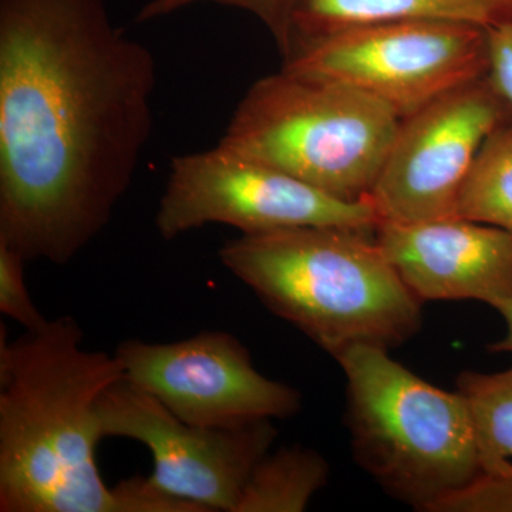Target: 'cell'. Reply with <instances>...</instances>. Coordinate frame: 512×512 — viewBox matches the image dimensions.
Returning <instances> with one entry per match:
<instances>
[{
	"mask_svg": "<svg viewBox=\"0 0 512 512\" xmlns=\"http://www.w3.org/2000/svg\"><path fill=\"white\" fill-rule=\"evenodd\" d=\"M157 62L104 0H0V242L66 265L133 184Z\"/></svg>",
	"mask_w": 512,
	"mask_h": 512,
	"instance_id": "1",
	"label": "cell"
},
{
	"mask_svg": "<svg viewBox=\"0 0 512 512\" xmlns=\"http://www.w3.org/2000/svg\"><path fill=\"white\" fill-rule=\"evenodd\" d=\"M116 355L83 348L72 316L18 342L0 336V512H127L97 466V403L123 379Z\"/></svg>",
	"mask_w": 512,
	"mask_h": 512,
	"instance_id": "2",
	"label": "cell"
},
{
	"mask_svg": "<svg viewBox=\"0 0 512 512\" xmlns=\"http://www.w3.org/2000/svg\"><path fill=\"white\" fill-rule=\"evenodd\" d=\"M375 231L305 227L241 234L218 256L269 311L330 356L355 346L390 350L417 335L423 302L397 274Z\"/></svg>",
	"mask_w": 512,
	"mask_h": 512,
	"instance_id": "3",
	"label": "cell"
},
{
	"mask_svg": "<svg viewBox=\"0 0 512 512\" xmlns=\"http://www.w3.org/2000/svg\"><path fill=\"white\" fill-rule=\"evenodd\" d=\"M346 377V424L357 464L417 511L481 473L476 427L461 392L440 389L389 350L355 346L335 357Z\"/></svg>",
	"mask_w": 512,
	"mask_h": 512,
	"instance_id": "4",
	"label": "cell"
},
{
	"mask_svg": "<svg viewBox=\"0 0 512 512\" xmlns=\"http://www.w3.org/2000/svg\"><path fill=\"white\" fill-rule=\"evenodd\" d=\"M400 120L353 87L282 67L249 87L218 146L340 200L366 201Z\"/></svg>",
	"mask_w": 512,
	"mask_h": 512,
	"instance_id": "5",
	"label": "cell"
},
{
	"mask_svg": "<svg viewBox=\"0 0 512 512\" xmlns=\"http://www.w3.org/2000/svg\"><path fill=\"white\" fill-rule=\"evenodd\" d=\"M282 67L353 87L403 119L487 76V29L446 20L363 23L298 43Z\"/></svg>",
	"mask_w": 512,
	"mask_h": 512,
	"instance_id": "6",
	"label": "cell"
},
{
	"mask_svg": "<svg viewBox=\"0 0 512 512\" xmlns=\"http://www.w3.org/2000/svg\"><path fill=\"white\" fill-rule=\"evenodd\" d=\"M211 224L241 234L305 227L375 231L380 218L369 200H340L217 144L173 158L156 214L158 234L168 241Z\"/></svg>",
	"mask_w": 512,
	"mask_h": 512,
	"instance_id": "7",
	"label": "cell"
},
{
	"mask_svg": "<svg viewBox=\"0 0 512 512\" xmlns=\"http://www.w3.org/2000/svg\"><path fill=\"white\" fill-rule=\"evenodd\" d=\"M511 114L487 74L403 117L369 197L380 222L457 217L484 141Z\"/></svg>",
	"mask_w": 512,
	"mask_h": 512,
	"instance_id": "8",
	"label": "cell"
},
{
	"mask_svg": "<svg viewBox=\"0 0 512 512\" xmlns=\"http://www.w3.org/2000/svg\"><path fill=\"white\" fill-rule=\"evenodd\" d=\"M101 436L144 444L153 456L148 481L202 512H235L252 470L271 451V420L229 429L195 426L126 377L97 403Z\"/></svg>",
	"mask_w": 512,
	"mask_h": 512,
	"instance_id": "9",
	"label": "cell"
},
{
	"mask_svg": "<svg viewBox=\"0 0 512 512\" xmlns=\"http://www.w3.org/2000/svg\"><path fill=\"white\" fill-rule=\"evenodd\" d=\"M114 355L128 382L195 426L229 429L288 419L302 407L298 390L262 375L241 340L222 330L173 343L128 339Z\"/></svg>",
	"mask_w": 512,
	"mask_h": 512,
	"instance_id": "10",
	"label": "cell"
},
{
	"mask_svg": "<svg viewBox=\"0 0 512 512\" xmlns=\"http://www.w3.org/2000/svg\"><path fill=\"white\" fill-rule=\"evenodd\" d=\"M397 274L424 301L512 299V237L461 217L380 222L375 231Z\"/></svg>",
	"mask_w": 512,
	"mask_h": 512,
	"instance_id": "11",
	"label": "cell"
},
{
	"mask_svg": "<svg viewBox=\"0 0 512 512\" xmlns=\"http://www.w3.org/2000/svg\"><path fill=\"white\" fill-rule=\"evenodd\" d=\"M389 20H446L488 29L511 22L512 0H298L286 55L333 30Z\"/></svg>",
	"mask_w": 512,
	"mask_h": 512,
	"instance_id": "12",
	"label": "cell"
},
{
	"mask_svg": "<svg viewBox=\"0 0 512 512\" xmlns=\"http://www.w3.org/2000/svg\"><path fill=\"white\" fill-rule=\"evenodd\" d=\"M329 474L328 461L312 448L269 451L252 470L235 512L305 511Z\"/></svg>",
	"mask_w": 512,
	"mask_h": 512,
	"instance_id": "13",
	"label": "cell"
},
{
	"mask_svg": "<svg viewBox=\"0 0 512 512\" xmlns=\"http://www.w3.org/2000/svg\"><path fill=\"white\" fill-rule=\"evenodd\" d=\"M457 217L512 237V114L484 141L458 197Z\"/></svg>",
	"mask_w": 512,
	"mask_h": 512,
	"instance_id": "14",
	"label": "cell"
},
{
	"mask_svg": "<svg viewBox=\"0 0 512 512\" xmlns=\"http://www.w3.org/2000/svg\"><path fill=\"white\" fill-rule=\"evenodd\" d=\"M464 394L476 427L481 471L500 470L512 458V366L495 373L461 372Z\"/></svg>",
	"mask_w": 512,
	"mask_h": 512,
	"instance_id": "15",
	"label": "cell"
},
{
	"mask_svg": "<svg viewBox=\"0 0 512 512\" xmlns=\"http://www.w3.org/2000/svg\"><path fill=\"white\" fill-rule=\"evenodd\" d=\"M201 2L218 3V5L231 6V8L251 13L271 32L282 56L288 52L289 42H291L292 16L298 0H150L138 12L137 20L150 22V20L165 18L171 13Z\"/></svg>",
	"mask_w": 512,
	"mask_h": 512,
	"instance_id": "16",
	"label": "cell"
},
{
	"mask_svg": "<svg viewBox=\"0 0 512 512\" xmlns=\"http://www.w3.org/2000/svg\"><path fill=\"white\" fill-rule=\"evenodd\" d=\"M429 512H512V461L500 470L481 471Z\"/></svg>",
	"mask_w": 512,
	"mask_h": 512,
	"instance_id": "17",
	"label": "cell"
},
{
	"mask_svg": "<svg viewBox=\"0 0 512 512\" xmlns=\"http://www.w3.org/2000/svg\"><path fill=\"white\" fill-rule=\"evenodd\" d=\"M26 261L19 252L0 242V312L33 332L49 319L37 309L25 282Z\"/></svg>",
	"mask_w": 512,
	"mask_h": 512,
	"instance_id": "18",
	"label": "cell"
},
{
	"mask_svg": "<svg viewBox=\"0 0 512 512\" xmlns=\"http://www.w3.org/2000/svg\"><path fill=\"white\" fill-rule=\"evenodd\" d=\"M488 77L512 110V20L487 29Z\"/></svg>",
	"mask_w": 512,
	"mask_h": 512,
	"instance_id": "19",
	"label": "cell"
},
{
	"mask_svg": "<svg viewBox=\"0 0 512 512\" xmlns=\"http://www.w3.org/2000/svg\"><path fill=\"white\" fill-rule=\"evenodd\" d=\"M495 309H497V311L501 313V316H503L505 322V335L500 342L494 343L490 349L494 350V352L512 353V299L511 301L501 303V305H498Z\"/></svg>",
	"mask_w": 512,
	"mask_h": 512,
	"instance_id": "20",
	"label": "cell"
}]
</instances>
